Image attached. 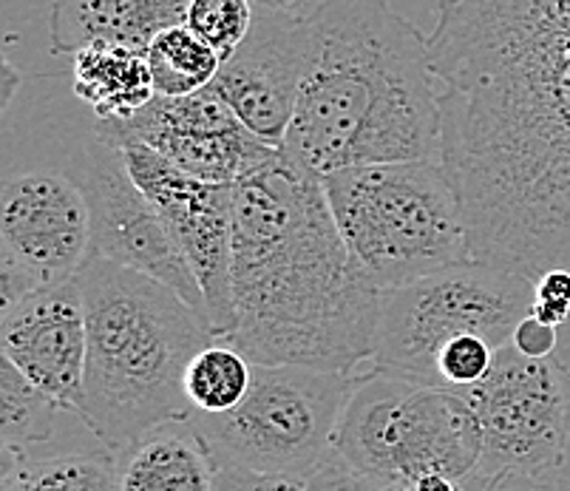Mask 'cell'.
I'll return each mask as SVG.
<instances>
[{"mask_svg":"<svg viewBox=\"0 0 570 491\" xmlns=\"http://www.w3.org/2000/svg\"><path fill=\"white\" fill-rule=\"evenodd\" d=\"M429 51L471 258L570 271V0H443Z\"/></svg>","mask_w":570,"mask_h":491,"instance_id":"obj_1","label":"cell"},{"mask_svg":"<svg viewBox=\"0 0 570 491\" xmlns=\"http://www.w3.org/2000/svg\"><path fill=\"white\" fill-rule=\"evenodd\" d=\"M386 291L355 265L324 179L276 148L233 183L230 341L253 364L364 375Z\"/></svg>","mask_w":570,"mask_h":491,"instance_id":"obj_2","label":"cell"},{"mask_svg":"<svg viewBox=\"0 0 570 491\" xmlns=\"http://www.w3.org/2000/svg\"><path fill=\"white\" fill-rule=\"evenodd\" d=\"M315 49L284 154L326 177L366 165L443 163L429 38L389 0H318Z\"/></svg>","mask_w":570,"mask_h":491,"instance_id":"obj_3","label":"cell"},{"mask_svg":"<svg viewBox=\"0 0 570 491\" xmlns=\"http://www.w3.org/2000/svg\"><path fill=\"white\" fill-rule=\"evenodd\" d=\"M86 307V423L111 452L185 421V372L219 341L202 313L145 273L91 256L77 276Z\"/></svg>","mask_w":570,"mask_h":491,"instance_id":"obj_4","label":"cell"},{"mask_svg":"<svg viewBox=\"0 0 570 491\" xmlns=\"http://www.w3.org/2000/svg\"><path fill=\"white\" fill-rule=\"evenodd\" d=\"M321 179L355 265L381 291L471 262L463 205L440 159L346 168Z\"/></svg>","mask_w":570,"mask_h":491,"instance_id":"obj_5","label":"cell"},{"mask_svg":"<svg viewBox=\"0 0 570 491\" xmlns=\"http://www.w3.org/2000/svg\"><path fill=\"white\" fill-rule=\"evenodd\" d=\"M335 452L389 491L429 474L465 480L483 460V432L463 392L364 372L341 415Z\"/></svg>","mask_w":570,"mask_h":491,"instance_id":"obj_6","label":"cell"},{"mask_svg":"<svg viewBox=\"0 0 570 491\" xmlns=\"http://www.w3.org/2000/svg\"><path fill=\"white\" fill-rule=\"evenodd\" d=\"M357 379L309 366L253 364V384L236 410L225 415L190 412L188 423L219 469L309 480L333 452Z\"/></svg>","mask_w":570,"mask_h":491,"instance_id":"obj_7","label":"cell"},{"mask_svg":"<svg viewBox=\"0 0 570 491\" xmlns=\"http://www.w3.org/2000/svg\"><path fill=\"white\" fill-rule=\"evenodd\" d=\"M533 298L537 287L528 278L474 258L406 284L386 293L370 370L440 386L445 346L480 335L502 350L533 313Z\"/></svg>","mask_w":570,"mask_h":491,"instance_id":"obj_8","label":"cell"},{"mask_svg":"<svg viewBox=\"0 0 570 491\" xmlns=\"http://www.w3.org/2000/svg\"><path fill=\"white\" fill-rule=\"evenodd\" d=\"M126 157L134 183L142 188L165 230L188 262L202 298L207 324L216 338H230L236 330L233 310V185L205 183L145 146L119 122L95 128Z\"/></svg>","mask_w":570,"mask_h":491,"instance_id":"obj_9","label":"cell"},{"mask_svg":"<svg viewBox=\"0 0 570 491\" xmlns=\"http://www.w3.org/2000/svg\"><path fill=\"white\" fill-rule=\"evenodd\" d=\"M483 432L480 472L559 474L570 438V370L502 346L483 381L463 390Z\"/></svg>","mask_w":570,"mask_h":491,"instance_id":"obj_10","label":"cell"},{"mask_svg":"<svg viewBox=\"0 0 570 491\" xmlns=\"http://www.w3.org/2000/svg\"><path fill=\"white\" fill-rule=\"evenodd\" d=\"M3 307L38 287L75 282L91 262V208L77 177L51 168L18 174L0 196Z\"/></svg>","mask_w":570,"mask_h":491,"instance_id":"obj_11","label":"cell"},{"mask_svg":"<svg viewBox=\"0 0 570 491\" xmlns=\"http://www.w3.org/2000/svg\"><path fill=\"white\" fill-rule=\"evenodd\" d=\"M77 179L86 188L91 208L95 256L157 278L196 313L205 315V298L188 262L165 230L148 196L134 183L122 151L95 131L82 146Z\"/></svg>","mask_w":570,"mask_h":491,"instance_id":"obj_12","label":"cell"},{"mask_svg":"<svg viewBox=\"0 0 570 491\" xmlns=\"http://www.w3.org/2000/svg\"><path fill=\"white\" fill-rule=\"evenodd\" d=\"M313 9V7H309ZM313 14H264L225 63L210 89L250 134L282 148L313 63Z\"/></svg>","mask_w":570,"mask_h":491,"instance_id":"obj_13","label":"cell"},{"mask_svg":"<svg viewBox=\"0 0 570 491\" xmlns=\"http://www.w3.org/2000/svg\"><path fill=\"white\" fill-rule=\"evenodd\" d=\"M0 353L57 410L86 418L88 327L77 278L3 307Z\"/></svg>","mask_w":570,"mask_h":491,"instance_id":"obj_14","label":"cell"},{"mask_svg":"<svg viewBox=\"0 0 570 491\" xmlns=\"http://www.w3.org/2000/svg\"><path fill=\"white\" fill-rule=\"evenodd\" d=\"M119 126L205 183H238L276 151L247 131L214 89L190 97H154L134 120Z\"/></svg>","mask_w":570,"mask_h":491,"instance_id":"obj_15","label":"cell"},{"mask_svg":"<svg viewBox=\"0 0 570 491\" xmlns=\"http://www.w3.org/2000/svg\"><path fill=\"white\" fill-rule=\"evenodd\" d=\"M190 0H51L49 43L75 55L95 43L145 51L157 35L185 23Z\"/></svg>","mask_w":570,"mask_h":491,"instance_id":"obj_16","label":"cell"},{"mask_svg":"<svg viewBox=\"0 0 570 491\" xmlns=\"http://www.w3.org/2000/svg\"><path fill=\"white\" fill-rule=\"evenodd\" d=\"M114 458L117 491H216L219 467L188 418L154 429Z\"/></svg>","mask_w":570,"mask_h":491,"instance_id":"obj_17","label":"cell"},{"mask_svg":"<svg viewBox=\"0 0 570 491\" xmlns=\"http://www.w3.org/2000/svg\"><path fill=\"white\" fill-rule=\"evenodd\" d=\"M71 86L97 114V122L134 120L157 97L145 51L114 43H95L75 51Z\"/></svg>","mask_w":570,"mask_h":491,"instance_id":"obj_18","label":"cell"},{"mask_svg":"<svg viewBox=\"0 0 570 491\" xmlns=\"http://www.w3.org/2000/svg\"><path fill=\"white\" fill-rule=\"evenodd\" d=\"M3 491H117V458L102 452H14L0 458Z\"/></svg>","mask_w":570,"mask_h":491,"instance_id":"obj_19","label":"cell"},{"mask_svg":"<svg viewBox=\"0 0 570 491\" xmlns=\"http://www.w3.org/2000/svg\"><path fill=\"white\" fill-rule=\"evenodd\" d=\"M157 97H190L210 89L222 71V55L188 26H170L145 49Z\"/></svg>","mask_w":570,"mask_h":491,"instance_id":"obj_20","label":"cell"},{"mask_svg":"<svg viewBox=\"0 0 570 491\" xmlns=\"http://www.w3.org/2000/svg\"><path fill=\"white\" fill-rule=\"evenodd\" d=\"M253 384V361L238 353L230 341L219 338L207 344L185 372V397L190 412L225 415L245 401Z\"/></svg>","mask_w":570,"mask_h":491,"instance_id":"obj_21","label":"cell"},{"mask_svg":"<svg viewBox=\"0 0 570 491\" xmlns=\"http://www.w3.org/2000/svg\"><path fill=\"white\" fill-rule=\"evenodd\" d=\"M57 406L3 359L0 364V435L3 449L43 446L55 435Z\"/></svg>","mask_w":570,"mask_h":491,"instance_id":"obj_22","label":"cell"},{"mask_svg":"<svg viewBox=\"0 0 570 491\" xmlns=\"http://www.w3.org/2000/svg\"><path fill=\"white\" fill-rule=\"evenodd\" d=\"M253 23H256L253 0H190L185 12V26L210 49L219 51L222 60H227L245 43Z\"/></svg>","mask_w":570,"mask_h":491,"instance_id":"obj_23","label":"cell"},{"mask_svg":"<svg viewBox=\"0 0 570 491\" xmlns=\"http://www.w3.org/2000/svg\"><path fill=\"white\" fill-rule=\"evenodd\" d=\"M494 344H489L480 335H463L445 346L438 359V381L445 390H471L491 372L497 361Z\"/></svg>","mask_w":570,"mask_h":491,"instance_id":"obj_24","label":"cell"},{"mask_svg":"<svg viewBox=\"0 0 570 491\" xmlns=\"http://www.w3.org/2000/svg\"><path fill=\"white\" fill-rule=\"evenodd\" d=\"M533 287H537L533 315L559 330L570 318V271L546 273Z\"/></svg>","mask_w":570,"mask_h":491,"instance_id":"obj_25","label":"cell"},{"mask_svg":"<svg viewBox=\"0 0 570 491\" xmlns=\"http://www.w3.org/2000/svg\"><path fill=\"white\" fill-rule=\"evenodd\" d=\"M463 491H564L557 474H528V472H480L460 480Z\"/></svg>","mask_w":570,"mask_h":491,"instance_id":"obj_26","label":"cell"},{"mask_svg":"<svg viewBox=\"0 0 570 491\" xmlns=\"http://www.w3.org/2000/svg\"><path fill=\"white\" fill-rule=\"evenodd\" d=\"M307 491H389L383 485L372 483L370 478L352 469L338 452H330V458L321 463L307 480Z\"/></svg>","mask_w":570,"mask_h":491,"instance_id":"obj_27","label":"cell"},{"mask_svg":"<svg viewBox=\"0 0 570 491\" xmlns=\"http://www.w3.org/2000/svg\"><path fill=\"white\" fill-rule=\"evenodd\" d=\"M216 491H307V480L250 472V469L222 467L219 472H216Z\"/></svg>","mask_w":570,"mask_h":491,"instance_id":"obj_28","label":"cell"},{"mask_svg":"<svg viewBox=\"0 0 570 491\" xmlns=\"http://www.w3.org/2000/svg\"><path fill=\"white\" fill-rule=\"evenodd\" d=\"M557 341H559L557 327L539 322L537 315L531 313L525 322L517 327L514 341H511V344H514L522 355H528V359H551L553 350H557Z\"/></svg>","mask_w":570,"mask_h":491,"instance_id":"obj_29","label":"cell"},{"mask_svg":"<svg viewBox=\"0 0 570 491\" xmlns=\"http://www.w3.org/2000/svg\"><path fill=\"white\" fill-rule=\"evenodd\" d=\"M309 0H253L258 18L264 14H293V12H309Z\"/></svg>","mask_w":570,"mask_h":491,"instance_id":"obj_30","label":"cell"},{"mask_svg":"<svg viewBox=\"0 0 570 491\" xmlns=\"http://www.w3.org/2000/svg\"><path fill=\"white\" fill-rule=\"evenodd\" d=\"M409 491H463V485L452 478H443V474H429V478L417 480Z\"/></svg>","mask_w":570,"mask_h":491,"instance_id":"obj_31","label":"cell"}]
</instances>
